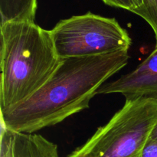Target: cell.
I'll use <instances>...</instances> for the list:
<instances>
[{
	"mask_svg": "<svg viewBox=\"0 0 157 157\" xmlns=\"http://www.w3.org/2000/svg\"><path fill=\"white\" fill-rule=\"evenodd\" d=\"M129 59L127 51L61 59L39 90L16 107L1 112V124L23 133L60 124L88 108L98 89L124 68Z\"/></svg>",
	"mask_w": 157,
	"mask_h": 157,
	"instance_id": "1",
	"label": "cell"
},
{
	"mask_svg": "<svg viewBox=\"0 0 157 157\" xmlns=\"http://www.w3.org/2000/svg\"><path fill=\"white\" fill-rule=\"evenodd\" d=\"M1 30V112L16 107L39 90L61 59L50 30L35 22L12 21Z\"/></svg>",
	"mask_w": 157,
	"mask_h": 157,
	"instance_id": "2",
	"label": "cell"
},
{
	"mask_svg": "<svg viewBox=\"0 0 157 157\" xmlns=\"http://www.w3.org/2000/svg\"><path fill=\"white\" fill-rule=\"evenodd\" d=\"M156 124L157 100H127L108 123L67 157H142Z\"/></svg>",
	"mask_w": 157,
	"mask_h": 157,
	"instance_id": "3",
	"label": "cell"
},
{
	"mask_svg": "<svg viewBox=\"0 0 157 157\" xmlns=\"http://www.w3.org/2000/svg\"><path fill=\"white\" fill-rule=\"evenodd\" d=\"M60 59L129 52L132 39L114 18L91 12L58 21L50 30Z\"/></svg>",
	"mask_w": 157,
	"mask_h": 157,
	"instance_id": "4",
	"label": "cell"
},
{
	"mask_svg": "<svg viewBox=\"0 0 157 157\" xmlns=\"http://www.w3.org/2000/svg\"><path fill=\"white\" fill-rule=\"evenodd\" d=\"M121 94L127 100H157V47L134 70L105 83L97 94Z\"/></svg>",
	"mask_w": 157,
	"mask_h": 157,
	"instance_id": "5",
	"label": "cell"
},
{
	"mask_svg": "<svg viewBox=\"0 0 157 157\" xmlns=\"http://www.w3.org/2000/svg\"><path fill=\"white\" fill-rule=\"evenodd\" d=\"M0 157H59L56 144L42 136L14 132L1 124Z\"/></svg>",
	"mask_w": 157,
	"mask_h": 157,
	"instance_id": "6",
	"label": "cell"
},
{
	"mask_svg": "<svg viewBox=\"0 0 157 157\" xmlns=\"http://www.w3.org/2000/svg\"><path fill=\"white\" fill-rule=\"evenodd\" d=\"M37 7V0H0V25L12 21L35 22Z\"/></svg>",
	"mask_w": 157,
	"mask_h": 157,
	"instance_id": "7",
	"label": "cell"
},
{
	"mask_svg": "<svg viewBox=\"0 0 157 157\" xmlns=\"http://www.w3.org/2000/svg\"><path fill=\"white\" fill-rule=\"evenodd\" d=\"M133 13L144 18L150 25L154 32L157 47V0H142L140 6Z\"/></svg>",
	"mask_w": 157,
	"mask_h": 157,
	"instance_id": "8",
	"label": "cell"
},
{
	"mask_svg": "<svg viewBox=\"0 0 157 157\" xmlns=\"http://www.w3.org/2000/svg\"><path fill=\"white\" fill-rule=\"evenodd\" d=\"M103 2L110 6L121 8L131 12L138 7L136 0H103Z\"/></svg>",
	"mask_w": 157,
	"mask_h": 157,
	"instance_id": "9",
	"label": "cell"
},
{
	"mask_svg": "<svg viewBox=\"0 0 157 157\" xmlns=\"http://www.w3.org/2000/svg\"><path fill=\"white\" fill-rule=\"evenodd\" d=\"M142 157H157V141L149 139L144 147Z\"/></svg>",
	"mask_w": 157,
	"mask_h": 157,
	"instance_id": "10",
	"label": "cell"
},
{
	"mask_svg": "<svg viewBox=\"0 0 157 157\" xmlns=\"http://www.w3.org/2000/svg\"><path fill=\"white\" fill-rule=\"evenodd\" d=\"M150 139L153 140L157 141V124L156 127H155V128L153 129V132H152L151 135H150Z\"/></svg>",
	"mask_w": 157,
	"mask_h": 157,
	"instance_id": "11",
	"label": "cell"
},
{
	"mask_svg": "<svg viewBox=\"0 0 157 157\" xmlns=\"http://www.w3.org/2000/svg\"><path fill=\"white\" fill-rule=\"evenodd\" d=\"M136 2H137V4H138V7H137V9H138V8H139L140 6L141 3H142V0H136ZM136 9H135V10H136ZM134 11H133V12H134Z\"/></svg>",
	"mask_w": 157,
	"mask_h": 157,
	"instance_id": "12",
	"label": "cell"
}]
</instances>
